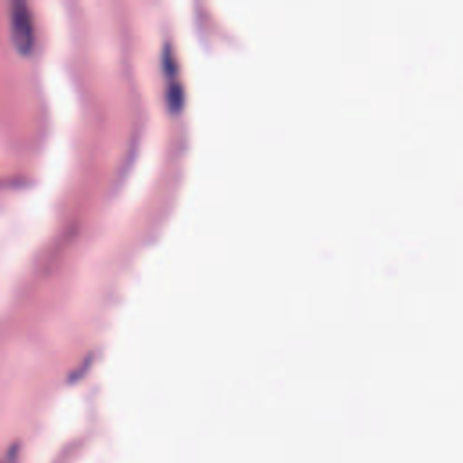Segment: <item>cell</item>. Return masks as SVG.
<instances>
[{
    "label": "cell",
    "instance_id": "6da1fadb",
    "mask_svg": "<svg viewBox=\"0 0 463 463\" xmlns=\"http://www.w3.org/2000/svg\"><path fill=\"white\" fill-rule=\"evenodd\" d=\"M9 22H11V38L16 51L24 56L31 54L34 47V24H33L29 5L22 0L11 2Z\"/></svg>",
    "mask_w": 463,
    "mask_h": 463
},
{
    "label": "cell",
    "instance_id": "7a4b0ae2",
    "mask_svg": "<svg viewBox=\"0 0 463 463\" xmlns=\"http://www.w3.org/2000/svg\"><path fill=\"white\" fill-rule=\"evenodd\" d=\"M18 452H20V445L13 443L0 458V463H16L18 461Z\"/></svg>",
    "mask_w": 463,
    "mask_h": 463
}]
</instances>
